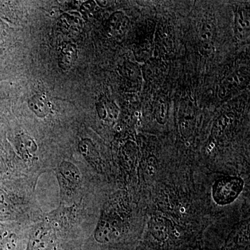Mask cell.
Wrapping results in <instances>:
<instances>
[{
    "label": "cell",
    "instance_id": "6da1fadb",
    "mask_svg": "<svg viewBox=\"0 0 250 250\" xmlns=\"http://www.w3.org/2000/svg\"><path fill=\"white\" fill-rule=\"evenodd\" d=\"M124 236V228L121 219L114 215H104L98 224L94 239L100 246H115L121 243Z\"/></svg>",
    "mask_w": 250,
    "mask_h": 250
},
{
    "label": "cell",
    "instance_id": "7a4b0ae2",
    "mask_svg": "<svg viewBox=\"0 0 250 250\" xmlns=\"http://www.w3.org/2000/svg\"><path fill=\"white\" fill-rule=\"evenodd\" d=\"M244 188V181L238 177L218 179L213 184L212 195L217 205H229L238 198Z\"/></svg>",
    "mask_w": 250,
    "mask_h": 250
},
{
    "label": "cell",
    "instance_id": "3957f363",
    "mask_svg": "<svg viewBox=\"0 0 250 250\" xmlns=\"http://www.w3.org/2000/svg\"><path fill=\"white\" fill-rule=\"evenodd\" d=\"M250 224L245 221L233 229L219 248V250H249Z\"/></svg>",
    "mask_w": 250,
    "mask_h": 250
},
{
    "label": "cell",
    "instance_id": "277c9868",
    "mask_svg": "<svg viewBox=\"0 0 250 250\" xmlns=\"http://www.w3.org/2000/svg\"><path fill=\"white\" fill-rule=\"evenodd\" d=\"M197 112L194 103L188 99L182 102L179 111V126L181 134L187 139L192 136L196 124Z\"/></svg>",
    "mask_w": 250,
    "mask_h": 250
},
{
    "label": "cell",
    "instance_id": "5b68a950",
    "mask_svg": "<svg viewBox=\"0 0 250 250\" xmlns=\"http://www.w3.org/2000/svg\"><path fill=\"white\" fill-rule=\"evenodd\" d=\"M149 232L156 246L166 248L170 238V229L164 219L154 218L151 220Z\"/></svg>",
    "mask_w": 250,
    "mask_h": 250
},
{
    "label": "cell",
    "instance_id": "8992f818",
    "mask_svg": "<svg viewBox=\"0 0 250 250\" xmlns=\"http://www.w3.org/2000/svg\"><path fill=\"white\" fill-rule=\"evenodd\" d=\"M234 16L235 34L237 39L245 40L250 36L249 9H238Z\"/></svg>",
    "mask_w": 250,
    "mask_h": 250
},
{
    "label": "cell",
    "instance_id": "52a82bcc",
    "mask_svg": "<svg viewBox=\"0 0 250 250\" xmlns=\"http://www.w3.org/2000/svg\"><path fill=\"white\" fill-rule=\"evenodd\" d=\"M28 106L39 118L47 116L52 108L48 98L42 95H34L28 102Z\"/></svg>",
    "mask_w": 250,
    "mask_h": 250
},
{
    "label": "cell",
    "instance_id": "ba28073f",
    "mask_svg": "<svg viewBox=\"0 0 250 250\" xmlns=\"http://www.w3.org/2000/svg\"><path fill=\"white\" fill-rule=\"evenodd\" d=\"M59 170L62 179L69 182V184L76 185L81 182L80 170L72 163L63 161L61 164Z\"/></svg>",
    "mask_w": 250,
    "mask_h": 250
},
{
    "label": "cell",
    "instance_id": "9c48e42d",
    "mask_svg": "<svg viewBox=\"0 0 250 250\" xmlns=\"http://www.w3.org/2000/svg\"><path fill=\"white\" fill-rule=\"evenodd\" d=\"M99 116L104 121H113L118 115V108L114 103L110 101H102L97 104Z\"/></svg>",
    "mask_w": 250,
    "mask_h": 250
},
{
    "label": "cell",
    "instance_id": "30bf717a",
    "mask_svg": "<svg viewBox=\"0 0 250 250\" xmlns=\"http://www.w3.org/2000/svg\"><path fill=\"white\" fill-rule=\"evenodd\" d=\"M123 76L136 85L142 83V71L136 64L131 62H125L123 67Z\"/></svg>",
    "mask_w": 250,
    "mask_h": 250
},
{
    "label": "cell",
    "instance_id": "8fae6325",
    "mask_svg": "<svg viewBox=\"0 0 250 250\" xmlns=\"http://www.w3.org/2000/svg\"><path fill=\"white\" fill-rule=\"evenodd\" d=\"M77 50L75 46L69 44L65 47H62L60 59H59V65L65 70L70 68L72 64L75 62Z\"/></svg>",
    "mask_w": 250,
    "mask_h": 250
},
{
    "label": "cell",
    "instance_id": "7c38bea8",
    "mask_svg": "<svg viewBox=\"0 0 250 250\" xmlns=\"http://www.w3.org/2000/svg\"><path fill=\"white\" fill-rule=\"evenodd\" d=\"M154 116L158 123L165 125L169 118V103L165 98H160L156 101Z\"/></svg>",
    "mask_w": 250,
    "mask_h": 250
},
{
    "label": "cell",
    "instance_id": "4fadbf2b",
    "mask_svg": "<svg viewBox=\"0 0 250 250\" xmlns=\"http://www.w3.org/2000/svg\"><path fill=\"white\" fill-rule=\"evenodd\" d=\"M12 213V207L9 196L0 189V219L9 218Z\"/></svg>",
    "mask_w": 250,
    "mask_h": 250
},
{
    "label": "cell",
    "instance_id": "5bb4252c",
    "mask_svg": "<svg viewBox=\"0 0 250 250\" xmlns=\"http://www.w3.org/2000/svg\"><path fill=\"white\" fill-rule=\"evenodd\" d=\"M19 239L15 233H9L0 239V250H18Z\"/></svg>",
    "mask_w": 250,
    "mask_h": 250
},
{
    "label": "cell",
    "instance_id": "9a60e30c",
    "mask_svg": "<svg viewBox=\"0 0 250 250\" xmlns=\"http://www.w3.org/2000/svg\"><path fill=\"white\" fill-rule=\"evenodd\" d=\"M215 29L214 24L211 22H206L202 24L200 34V42L213 43Z\"/></svg>",
    "mask_w": 250,
    "mask_h": 250
},
{
    "label": "cell",
    "instance_id": "2e32d148",
    "mask_svg": "<svg viewBox=\"0 0 250 250\" xmlns=\"http://www.w3.org/2000/svg\"><path fill=\"white\" fill-rule=\"evenodd\" d=\"M153 47L150 42L148 41H145L136 49L135 54L136 59L140 62H146L151 59Z\"/></svg>",
    "mask_w": 250,
    "mask_h": 250
},
{
    "label": "cell",
    "instance_id": "e0dca14e",
    "mask_svg": "<svg viewBox=\"0 0 250 250\" xmlns=\"http://www.w3.org/2000/svg\"><path fill=\"white\" fill-rule=\"evenodd\" d=\"M142 75L146 80H152L159 73V67H158V62L156 61L148 60L145 64L143 67Z\"/></svg>",
    "mask_w": 250,
    "mask_h": 250
},
{
    "label": "cell",
    "instance_id": "ac0fdd59",
    "mask_svg": "<svg viewBox=\"0 0 250 250\" xmlns=\"http://www.w3.org/2000/svg\"><path fill=\"white\" fill-rule=\"evenodd\" d=\"M130 21L127 16H125L122 18L121 21L118 22L116 27L113 29L111 34L115 36H123L126 34L128 29H129Z\"/></svg>",
    "mask_w": 250,
    "mask_h": 250
},
{
    "label": "cell",
    "instance_id": "d6986e66",
    "mask_svg": "<svg viewBox=\"0 0 250 250\" xmlns=\"http://www.w3.org/2000/svg\"><path fill=\"white\" fill-rule=\"evenodd\" d=\"M124 16L125 14L121 11H117L111 15L107 22V31L109 34H112L114 28Z\"/></svg>",
    "mask_w": 250,
    "mask_h": 250
},
{
    "label": "cell",
    "instance_id": "ffe728a7",
    "mask_svg": "<svg viewBox=\"0 0 250 250\" xmlns=\"http://www.w3.org/2000/svg\"><path fill=\"white\" fill-rule=\"evenodd\" d=\"M230 118H229L227 115H223L220 117V118H218V121H217L216 123L214 125V132L216 135L221 134V133L223 132L224 129L227 127L229 123Z\"/></svg>",
    "mask_w": 250,
    "mask_h": 250
},
{
    "label": "cell",
    "instance_id": "44dd1931",
    "mask_svg": "<svg viewBox=\"0 0 250 250\" xmlns=\"http://www.w3.org/2000/svg\"><path fill=\"white\" fill-rule=\"evenodd\" d=\"M95 5H96V4H95V1H87V2L82 5V9L83 10V11H85V12H90V11H93L94 8H95Z\"/></svg>",
    "mask_w": 250,
    "mask_h": 250
},
{
    "label": "cell",
    "instance_id": "7402d4cb",
    "mask_svg": "<svg viewBox=\"0 0 250 250\" xmlns=\"http://www.w3.org/2000/svg\"><path fill=\"white\" fill-rule=\"evenodd\" d=\"M98 4L103 7H106L108 4H109L110 1H97Z\"/></svg>",
    "mask_w": 250,
    "mask_h": 250
},
{
    "label": "cell",
    "instance_id": "603a6c76",
    "mask_svg": "<svg viewBox=\"0 0 250 250\" xmlns=\"http://www.w3.org/2000/svg\"><path fill=\"white\" fill-rule=\"evenodd\" d=\"M3 29H4V26H3L2 22H0V35L3 31Z\"/></svg>",
    "mask_w": 250,
    "mask_h": 250
},
{
    "label": "cell",
    "instance_id": "cb8c5ba5",
    "mask_svg": "<svg viewBox=\"0 0 250 250\" xmlns=\"http://www.w3.org/2000/svg\"><path fill=\"white\" fill-rule=\"evenodd\" d=\"M1 52H0V56H1Z\"/></svg>",
    "mask_w": 250,
    "mask_h": 250
}]
</instances>
